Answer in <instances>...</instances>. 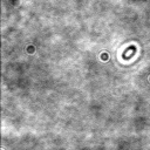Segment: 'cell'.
Returning a JSON list of instances; mask_svg holds the SVG:
<instances>
[{
	"label": "cell",
	"instance_id": "1",
	"mask_svg": "<svg viewBox=\"0 0 150 150\" xmlns=\"http://www.w3.org/2000/svg\"><path fill=\"white\" fill-rule=\"evenodd\" d=\"M135 52H136V47H135V46L128 47V49H127V50L124 52V54H123V59H124V60H129L130 56H132V55L135 54Z\"/></svg>",
	"mask_w": 150,
	"mask_h": 150
}]
</instances>
